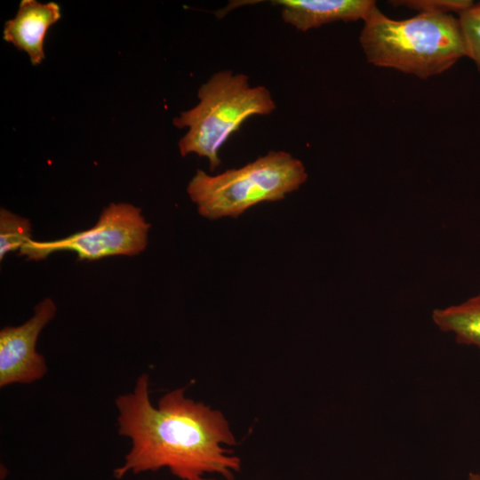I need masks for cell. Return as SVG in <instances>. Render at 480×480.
Instances as JSON below:
<instances>
[{"label": "cell", "mask_w": 480, "mask_h": 480, "mask_svg": "<svg viewBox=\"0 0 480 480\" xmlns=\"http://www.w3.org/2000/svg\"><path fill=\"white\" fill-rule=\"evenodd\" d=\"M116 406L118 434L132 443L114 470L116 479L164 468L182 480L209 473L231 479L241 468L240 459L224 448L236 442L223 414L187 398L184 388L166 393L154 406L149 377L143 373L132 392L116 397Z\"/></svg>", "instance_id": "cell-1"}, {"label": "cell", "mask_w": 480, "mask_h": 480, "mask_svg": "<svg viewBox=\"0 0 480 480\" xmlns=\"http://www.w3.org/2000/svg\"><path fill=\"white\" fill-rule=\"evenodd\" d=\"M149 227L140 208L112 203L91 228L52 241L31 239L19 252L28 260H41L60 251L74 252L79 260L87 261L116 255L133 256L147 247Z\"/></svg>", "instance_id": "cell-5"}, {"label": "cell", "mask_w": 480, "mask_h": 480, "mask_svg": "<svg viewBox=\"0 0 480 480\" xmlns=\"http://www.w3.org/2000/svg\"><path fill=\"white\" fill-rule=\"evenodd\" d=\"M282 7V19L306 32L335 21H356L367 18L377 6L372 0H276Z\"/></svg>", "instance_id": "cell-7"}, {"label": "cell", "mask_w": 480, "mask_h": 480, "mask_svg": "<svg viewBox=\"0 0 480 480\" xmlns=\"http://www.w3.org/2000/svg\"><path fill=\"white\" fill-rule=\"evenodd\" d=\"M432 320L439 330L452 333L458 343L480 349V292L460 304L435 309Z\"/></svg>", "instance_id": "cell-9"}, {"label": "cell", "mask_w": 480, "mask_h": 480, "mask_svg": "<svg viewBox=\"0 0 480 480\" xmlns=\"http://www.w3.org/2000/svg\"><path fill=\"white\" fill-rule=\"evenodd\" d=\"M196 480H214V479H209V478H205V477H200V478H197Z\"/></svg>", "instance_id": "cell-14"}, {"label": "cell", "mask_w": 480, "mask_h": 480, "mask_svg": "<svg viewBox=\"0 0 480 480\" xmlns=\"http://www.w3.org/2000/svg\"><path fill=\"white\" fill-rule=\"evenodd\" d=\"M57 311L51 298L39 302L34 315L18 326H5L0 331V387L30 384L47 372L44 357L36 350L42 330L53 319Z\"/></svg>", "instance_id": "cell-6"}, {"label": "cell", "mask_w": 480, "mask_h": 480, "mask_svg": "<svg viewBox=\"0 0 480 480\" xmlns=\"http://www.w3.org/2000/svg\"><path fill=\"white\" fill-rule=\"evenodd\" d=\"M468 480H480V474L477 473H469Z\"/></svg>", "instance_id": "cell-13"}, {"label": "cell", "mask_w": 480, "mask_h": 480, "mask_svg": "<svg viewBox=\"0 0 480 480\" xmlns=\"http://www.w3.org/2000/svg\"><path fill=\"white\" fill-rule=\"evenodd\" d=\"M197 96L198 104L174 117L173 124L188 128L179 141L180 155L206 157L211 172L220 164V148L246 119L269 115L276 108L267 87L251 86L246 75L231 70L212 75Z\"/></svg>", "instance_id": "cell-3"}, {"label": "cell", "mask_w": 480, "mask_h": 480, "mask_svg": "<svg viewBox=\"0 0 480 480\" xmlns=\"http://www.w3.org/2000/svg\"><path fill=\"white\" fill-rule=\"evenodd\" d=\"M32 227L26 218L6 209L0 211V260L20 249L32 239Z\"/></svg>", "instance_id": "cell-10"}, {"label": "cell", "mask_w": 480, "mask_h": 480, "mask_svg": "<svg viewBox=\"0 0 480 480\" xmlns=\"http://www.w3.org/2000/svg\"><path fill=\"white\" fill-rule=\"evenodd\" d=\"M465 46L466 57L470 58L480 72V1L458 15Z\"/></svg>", "instance_id": "cell-11"}, {"label": "cell", "mask_w": 480, "mask_h": 480, "mask_svg": "<svg viewBox=\"0 0 480 480\" xmlns=\"http://www.w3.org/2000/svg\"><path fill=\"white\" fill-rule=\"evenodd\" d=\"M359 42L369 63L414 75H440L466 56L458 18L420 12L393 20L375 6L364 20Z\"/></svg>", "instance_id": "cell-2"}, {"label": "cell", "mask_w": 480, "mask_h": 480, "mask_svg": "<svg viewBox=\"0 0 480 480\" xmlns=\"http://www.w3.org/2000/svg\"><path fill=\"white\" fill-rule=\"evenodd\" d=\"M395 6H404L420 12L446 13L456 12L458 15L469 8L471 0H396L389 2Z\"/></svg>", "instance_id": "cell-12"}, {"label": "cell", "mask_w": 480, "mask_h": 480, "mask_svg": "<svg viewBox=\"0 0 480 480\" xmlns=\"http://www.w3.org/2000/svg\"><path fill=\"white\" fill-rule=\"evenodd\" d=\"M60 17V7L56 3L22 0L15 17L5 22L4 39L26 52L31 63L38 65L44 59V43L47 31Z\"/></svg>", "instance_id": "cell-8"}, {"label": "cell", "mask_w": 480, "mask_h": 480, "mask_svg": "<svg viewBox=\"0 0 480 480\" xmlns=\"http://www.w3.org/2000/svg\"><path fill=\"white\" fill-rule=\"evenodd\" d=\"M308 178L304 164L284 151H269L236 169L210 175L198 169L187 191L204 218H236L262 202L278 201Z\"/></svg>", "instance_id": "cell-4"}]
</instances>
